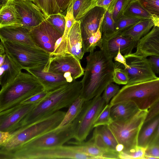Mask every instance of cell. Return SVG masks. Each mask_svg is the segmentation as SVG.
<instances>
[{"instance_id":"obj_27","label":"cell","mask_w":159,"mask_h":159,"mask_svg":"<svg viewBox=\"0 0 159 159\" xmlns=\"http://www.w3.org/2000/svg\"><path fill=\"white\" fill-rule=\"evenodd\" d=\"M80 152L92 157L94 159H108L106 153L100 149L90 139L87 142L72 141L69 142Z\"/></svg>"},{"instance_id":"obj_40","label":"cell","mask_w":159,"mask_h":159,"mask_svg":"<svg viewBox=\"0 0 159 159\" xmlns=\"http://www.w3.org/2000/svg\"><path fill=\"white\" fill-rule=\"evenodd\" d=\"M153 17L159 18V0H138Z\"/></svg>"},{"instance_id":"obj_50","label":"cell","mask_w":159,"mask_h":159,"mask_svg":"<svg viewBox=\"0 0 159 159\" xmlns=\"http://www.w3.org/2000/svg\"><path fill=\"white\" fill-rule=\"evenodd\" d=\"M156 144H159V125L153 135L148 146Z\"/></svg>"},{"instance_id":"obj_10","label":"cell","mask_w":159,"mask_h":159,"mask_svg":"<svg viewBox=\"0 0 159 159\" xmlns=\"http://www.w3.org/2000/svg\"><path fill=\"white\" fill-rule=\"evenodd\" d=\"M75 129V124L73 121L38 136L15 148L28 149L63 145L74 138Z\"/></svg>"},{"instance_id":"obj_21","label":"cell","mask_w":159,"mask_h":159,"mask_svg":"<svg viewBox=\"0 0 159 159\" xmlns=\"http://www.w3.org/2000/svg\"><path fill=\"white\" fill-rule=\"evenodd\" d=\"M0 39L35 45L31 38L30 30L22 26L0 28Z\"/></svg>"},{"instance_id":"obj_25","label":"cell","mask_w":159,"mask_h":159,"mask_svg":"<svg viewBox=\"0 0 159 159\" xmlns=\"http://www.w3.org/2000/svg\"><path fill=\"white\" fill-rule=\"evenodd\" d=\"M154 26L152 18L142 20L120 33L122 35L129 37L138 43Z\"/></svg>"},{"instance_id":"obj_45","label":"cell","mask_w":159,"mask_h":159,"mask_svg":"<svg viewBox=\"0 0 159 159\" xmlns=\"http://www.w3.org/2000/svg\"><path fill=\"white\" fill-rule=\"evenodd\" d=\"M158 114H159V99L148 110L144 122L150 120Z\"/></svg>"},{"instance_id":"obj_13","label":"cell","mask_w":159,"mask_h":159,"mask_svg":"<svg viewBox=\"0 0 159 159\" xmlns=\"http://www.w3.org/2000/svg\"><path fill=\"white\" fill-rule=\"evenodd\" d=\"M30 34L35 45L50 54L55 51L57 41L63 36L46 19L31 29Z\"/></svg>"},{"instance_id":"obj_19","label":"cell","mask_w":159,"mask_h":159,"mask_svg":"<svg viewBox=\"0 0 159 159\" xmlns=\"http://www.w3.org/2000/svg\"><path fill=\"white\" fill-rule=\"evenodd\" d=\"M134 53L145 57H159V27L152 29L138 42Z\"/></svg>"},{"instance_id":"obj_42","label":"cell","mask_w":159,"mask_h":159,"mask_svg":"<svg viewBox=\"0 0 159 159\" xmlns=\"http://www.w3.org/2000/svg\"><path fill=\"white\" fill-rule=\"evenodd\" d=\"M48 92L44 90L22 101V104H37L41 102L46 96Z\"/></svg>"},{"instance_id":"obj_6","label":"cell","mask_w":159,"mask_h":159,"mask_svg":"<svg viewBox=\"0 0 159 159\" xmlns=\"http://www.w3.org/2000/svg\"><path fill=\"white\" fill-rule=\"evenodd\" d=\"M66 112L59 111L51 116L11 133L10 138L0 150H10L17 148L29 140L57 128L62 120Z\"/></svg>"},{"instance_id":"obj_15","label":"cell","mask_w":159,"mask_h":159,"mask_svg":"<svg viewBox=\"0 0 159 159\" xmlns=\"http://www.w3.org/2000/svg\"><path fill=\"white\" fill-rule=\"evenodd\" d=\"M12 1L20 16L22 26L30 30L46 19L43 12L33 0Z\"/></svg>"},{"instance_id":"obj_46","label":"cell","mask_w":159,"mask_h":159,"mask_svg":"<svg viewBox=\"0 0 159 159\" xmlns=\"http://www.w3.org/2000/svg\"><path fill=\"white\" fill-rule=\"evenodd\" d=\"M148 59L151 66L155 73H159V57L156 56L149 57Z\"/></svg>"},{"instance_id":"obj_44","label":"cell","mask_w":159,"mask_h":159,"mask_svg":"<svg viewBox=\"0 0 159 159\" xmlns=\"http://www.w3.org/2000/svg\"><path fill=\"white\" fill-rule=\"evenodd\" d=\"M116 0H95V7H101L111 12Z\"/></svg>"},{"instance_id":"obj_35","label":"cell","mask_w":159,"mask_h":159,"mask_svg":"<svg viewBox=\"0 0 159 159\" xmlns=\"http://www.w3.org/2000/svg\"><path fill=\"white\" fill-rule=\"evenodd\" d=\"M46 19L61 34L63 35L66 23L65 15L59 13L50 15Z\"/></svg>"},{"instance_id":"obj_29","label":"cell","mask_w":159,"mask_h":159,"mask_svg":"<svg viewBox=\"0 0 159 159\" xmlns=\"http://www.w3.org/2000/svg\"><path fill=\"white\" fill-rule=\"evenodd\" d=\"M124 16L141 19H152V16L138 0H131L126 9Z\"/></svg>"},{"instance_id":"obj_31","label":"cell","mask_w":159,"mask_h":159,"mask_svg":"<svg viewBox=\"0 0 159 159\" xmlns=\"http://www.w3.org/2000/svg\"><path fill=\"white\" fill-rule=\"evenodd\" d=\"M34 2L41 9L46 18L50 15L61 13L56 0H34Z\"/></svg>"},{"instance_id":"obj_14","label":"cell","mask_w":159,"mask_h":159,"mask_svg":"<svg viewBox=\"0 0 159 159\" xmlns=\"http://www.w3.org/2000/svg\"><path fill=\"white\" fill-rule=\"evenodd\" d=\"M36 105L20 103L10 109L0 112V131L11 133L19 129L21 120Z\"/></svg>"},{"instance_id":"obj_32","label":"cell","mask_w":159,"mask_h":159,"mask_svg":"<svg viewBox=\"0 0 159 159\" xmlns=\"http://www.w3.org/2000/svg\"><path fill=\"white\" fill-rule=\"evenodd\" d=\"M113 72V82L118 84L126 85L129 81L128 74L125 70L124 66L116 61Z\"/></svg>"},{"instance_id":"obj_28","label":"cell","mask_w":159,"mask_h":159,"mask_svg":"<svg viewBox=\"0 0 159 159\" xmlns=\"http://www.w3.org/2000/svg\"><path fill=\"white\" fill-rule=\"evenodd\" d=\"M85 102L80 96L76 98L69 107L62 120L57 128L71 123L80 113Z\"/></svg>"},{"instance_id":"obj_12","label":"cell","mask_w":159,"mask_h":159,"mask_svg":"<svg viewBox=\"0 0 159 159\" xmlns=\"http://www.w3.org/2000/svg\"><path fill=\"white\" fill-rule=\"evenodd\" d=\"M129 68H124L129 78L128 84L138 83L157 78L146 57L134 53L124 56Z\"/></svg>"},{"instance_id":"obj_30","label":"cell","mask_w":159,"mask_h":159,"mask_svg":"<svg viewBox=\"0 0 159 159\" xmlns=\"http://www.w3.org/2000/svg\"><path fill=\"white\" fill-rule=\"evenodd\" d=\"M95 7V0H73L72 8L74 17L79 20Z\"/></svg>"},{"instance_id":"obj_16","label":"cell","mask_w":159,"mask_h":159,"mask_svg":"<svg viewBox=\"0 0 159 159\" xmlns=\"http://www.w3.org/2000/svg\"><path fill=\"white\" fill-rule=\"evenodd\" d=\"M137 43L131 38L122 35L120 33H115L107 36L102 35L100 49L114 58L119 50L124 56L132 53Z\"/></svg>"},{"instance_id":"obj_11","label":"cell","mask_w":159,"mask_h":159,"mask_svg":"<svg viewBox=\"0 0 159 159\" xmlns=\"http://www.w3.org/2000/svg\"><path fill=\"white\" fill-rule=\"evenodd\" d=\"M43 72L64 75L68 82H71L84 75V69L80 60L68 54L51 55Z\"/></svg>"},{"instance_id":"obj_26","label":"cell","mask_w":159,"mask_h":159,"mask_svg":"<svg viewBox=\"0 0 159 159\" xmlns=\"http://www.w3.org/2000/svg\"><path fill=\"white\" fill-rule=\"evenodd\" d=\"M159 125V114L144 122L140 130L138 140V146L146 148Z\"/></svg>"},{"instance_id":"obj_4","label":"cell","mask_w":159,"mask_h":159,"mask_svg":"<svg viewBox=\"0 0 159 159\" xmlns=\"http://www.w3.org/2000/svg\"><path fill=\"white\" fill-rule=\"evenodd\" d=\"M159 99V77L143 82L128 84L111 100V105L125 101L134 102L140 110H148Z\"/></svg>"},{"instance_id":"obj_18","label":"cell","mask_w":159,"mask_h":159,"mask_svg":"<svg viewBox=\"0 0 159 159\" xmlns=\"http://www.w3.org/2000/svg\"><path fill=\"white\" fill-rule=\"evenodd\" d=\"M95 128L91 139L106 153L108 159H119V145L108 126H100Z\"/></svg>"},{"instance_id":"obj_48","label":"cell","mask_w":159,"mask_h":159,"mask_svg":"<svg viewBox=\"0 0 159 159\" xmlns=\"http://www.w3.org/2000/svg\"><path fill=\"white\" fill-rule=\"evenodd\" d=\"M11 135L8 132L0 131V147L3 146L8 141Z\"/></svg>"},{"instance_id":"obj_47","label":"cell","mask_w":159,"mask_h":159,"mask_svg":"<svg viewBox=\"0 0 159 159\" xmlns=\"http://www.w3.org/2000/svg\"><path fill=\"white\" fill-rule=\"evenodd\" d=\"M73 0H56L61 13L63 14L67 11V8Z\"/></svg>"},{"instance_id":"obj_51","label":"cell","mask_w":159,"mask_h":159,"mask_svg":"<svg viewBox=\"0 0 159 159\" xmlns=\"http://www.w3.org/2000/svg\"><path fill=\"white\" fill-rule=\"evenodd\" d=\"M154 26L159 27V18L153 17Z\"/></svg>"},{"instance_id":"obj_52","label":"cell","mask_w":159,"mask_h":159,"mask_svg":"<svg viewBox=\"0 0 159 159\" xmlns=\"http://www.w3.org/2000/svg\"><path fill=\"white\" fill-rule=\"evenodd\" d=\"M6 54L5 53L0 55V66H1L3 63L6 57Z\"/></svg>"},{"instance_id":"obj_33","label":"cell","mask_w":159,"mask_h":159,"mask_svg":"<svg viewBox=\"0 0 159 159\" xmlns=\"http://www.w3.org/2000/svg\"><path fill=\"white\" fill-rule=\"evenodd\" d=\"M144 20L123 16L115 23L114 33H120L128 29L140 20Z\"/></svg>"},{"instance_id":"obj_3","label":"cell","mask_w":159,"mask_h":159,"mask_svg":"<svg viewBox=\"0 0 159 159\" xmlns=\"http://www.w3.org/2000/svg\"><path fill=\"white\" fill-rule=\"evenodd\" d=\"M45 90L38 78L21 71L15 80L0 91V112L10 109Z\"/></svg>"},{"instance_id":"obj_49","label":"cell","mask_w":159,"mask_h":159,"mask_svg":"<svg viewBox=\"0 0 159 159\" xmlns=\"http://www.w3.org/2000/svg\"><path fill=\"white\" fill-rule=\"evenodd\" d=\"M114 58L115 61L122 64L124 66L125 68L127 69L129 68V66L127 64L126 59L124 55L121 53L120 50L119 51L117 55Z\"/></svg>"},{"instance_id":"obj_5","label":"cell","mask_w":159,"mask_h":159,"mask_svg":"<svg viewBox=\"0 0 159 159\" xmlns=\"http://www.w3.org/2000/svg\"><path fill=\"white\" fill-rule=\"evenodd\" d=\"M0 39L5 52L22 69L43 71L49 61L50 54L36 46Z\"/></svg>"},{"instance_id":"obj_17","label":"cell","mask_w":159,"mask_h":159,"mask_svg":"<svg viewBox=\"0 0 159 159\" xmlns=\"http://www.w3.org/2000/svg\"><path fill=\"white\" fill-rule=\"evenodd\" d=\"M80 20H76L70 29L65 42L61 43L51 55L70 54L80 60L84 54Z\"/></svg>"},{"instance_id":"obj_43","label":"cell","mask_w":159,"mask_h":159,"mask_svg":"<svg viewBox=\"0 0 159 159\" xmlns=\"http://www.w3.org/2000/svg\"><path fill=\"white\" fill-rule=\"evenodd\" d=\"M144 159H159V144L148 146L145 150Z\"/></svg>"},{"instance_id":"obj_39","label":"cell","mask_w":159,"mask_h":159,"mask_svg":"<svg viewBox=\"0 0 159 159\" xmlns=\"http://www.w3.org/2000/svg\"><path fill=\"white\" fill-rule=\"evenodd\" d=\"M146 148L138 146L136 148L127 152H120L119 159H144Z\"/></svg>"},{"instance_id":"obj_37","label":"cell","mask_w":159,"mask_h":159,"mask_svg":"<svg viewBox=\"0 0 159 159\" xmlns=\"http://www.w3.org/2000/svg\"><path fill=\"white\" fill-rule=\"evenodd\" d=\"M72 1L71 2L67 8L65 16L66 22L65 28L61 43H64L66 40L70 29L76 21L73 15Z\"/></svg>"},{"instance_id":"obj_24","label":"cell","mask_w":159,"mask_h":159,"mask_svg":"<svg viewBox=\"0 0 159 159\" xmlns=\"http://www.w3.org/2000/svg\"><path fill=\"white\" fill-rule=\"evenodd\" d=\"M22 26L20 16L12 0L0 7V28Z\"/></svg>"},{"instance_id":"obj_41","label":"cell","mask_w":159,"mask_h":159,"mask_svg":"<svg viewBox=\"0 0 159 159\" xmlns=\"http://www.w3.org/2000/svg\"><path fill=\"white\" fill-rule=\"evenodd\" d=\"M120 89V87L118 85L112 83H111L107 85L102 96L106 105L109 103L111 99L118 93Z\"/></svg>"},{"instance_id":"obj_8","label":"cell","mask_w":159,"mask_h":159,"mask_svg":"<svg viewBox=\"0 0 159 159\" xmlns=\"http://www.w3.org/2000/svg\"><path fill=\"white\" fill-rule=\"evenodd\" d=\"M106 11L102 7H95L79 20L84 53L93 52L96 47L101 46L102 18Z\"/></svg>"},{"instance_id":"obj_34","label":"cell","mask_w":159,"mask_h":159,"mask_svg":"<svg viewBox=\"0 0 159 159\" xmlns=\"http://www.w3.org/2000/svg\"><path fill=\"white\" fill-rule=\"evenodd\" d=\"M115 23L111 12L106 11L101 25L102 35L107 36L114 33L115 32Z\"/></svg>"},{"instance_id":"obj_23","label":"cell","mask_w":159,"mask_h":159,"mask_svg":"<svg viewBox=\"0 0 159 159\" xmlns=\"http://www.w3.org/2000/svg\"><path fill=\"white\" fill-rule=\"evenodd\" d=\"M36 76L43 85L45 90L49 92L64 85L68 82L64 75L42 70L27 71Z\"/></svg>"},{"instance_id":"obj_7","label":"cell","mask_w":159,"mask_h":159,"mask_svg":"<svg viewBox=\"0 0 159 159\" xmlns=\"http://www.w3.org/2000/svg\"><path fill=\"white\" fill-rule=\"evenodd\" d=\"M148 111L139 110L129 121L123 123L113 122L108 125L118 143L120 152L130 151L138 146L139 134Z\"/></svg>"},{"instance_id":"obj_1","label":"cell","mask_w":159,"mask_h":159,"mask_svg":"<svg viewBox=\"0 0 159 159\" xmlns=\"http://www.w3.org/2000/svg\"><path fill=\"white\" fill-rule=\"evenodd\" d=\"M86 60L80 95L85 102L101 96L107 85L113 82L115 66L113 58L102 49L90 53Z\"/></svg>"},{"instance_id":"obj_22","label":"cell","mask_w":159,"mask_h":159,"mask_svg":"<svg viewBox=\"0 0 159 159\" xmlns=\"http://www.w3.org/2000/svg\"><path fill=\"white\" fill-rule=\"evenodd\" d=\"M6 54L4 61L0 66L1 89L5 87L12 82L22 70L9 55L6 53Z\"/></svg>"},{"instance_id":"obj_20","label":"cell","mask_w":159,"mask_h":159,"mask_svg":"<svg viewBox=\"0 0 159 159\" xmlns=\"http://www.w3.org/2000/svg\"><path fill=\"white\" fill-rule=\"evenodd\" d=\"M139 110L134 102L126 101L111 106V115L113 122L123 123L129 120Z\"/></svg>"},{"instance_id":"obj_38","label":"cell","mask_w":159,"mask_h":159,"mask_svg":"<svg viewBox=\"0 0 159 159\" xmlns=\"http://www.w3.org/2000/svg\"><path fill=\"white\" fill-rule=\"evenodd\" d=\"M131 0H116L111 12L115 22L123 16L126 9Z\"/></svg>"},{"instance_id":"obj_9","label":"cell","mask_w":159,"mask_h":159,"mask_svg":"<svg viewBox=\"0 0 159 159\" xmlns=\"http://www.w3.org/2000/svg\"><path fill=\"white\" fill-rule=\"evenodd\" d=\"M106 105L101 96L84 102L80 113L75 120L76 127L74 139L76 141H82L86 139L94 128L96 120Z\"/></svg>"},{"instance_id":"obj_53","label":"cell","mask_w":159,"mask_h":159,"mask_svg":"<svg viewBox=\"0 0 159 159\" xmlns=\"http://www.w3.org/2000/svg\"><path fill=\"white\" fill-rule=\"evenodd\" d=\"M33 0L34 1V0Z\"/></svg>"},{"instance_id":"obj_2","label":"cell","mask_w":159,"mask_h":159,"mask_svg":"<svg viewBox=\"0 0 159 159\" xmlns=\"http://www.w3.org/2000/svg\"><path fill=\"white\" fill-rule=\"evenodd\" d=\"M82 87L81 81L75 80L48 92L45 98L21 120L19 128L49 116L62 108L69 107L80 96Z\"/></svg>"},{"instance_id":"obj_36","label":"cell","mask_w":159,"mask_h":159,"mask_svg":"<svg viewBox=\"0 0 159 159\" xmlns=\"http://www.w3.org/2000/svg\"><path fill=\"white\" fill-rule=\"evenodd\" d=\"M111 105L109 103L107 104L97 118L93 128L102 125H109L113 122L111 115Z\"/></svg>"}]
</instances>
